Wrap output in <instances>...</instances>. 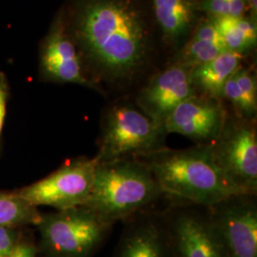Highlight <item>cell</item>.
Returning a JSON list of instances; mask_svg holds the SVG:
<instances>
[{"label": "cell", "instance_id": "2e32d148", "mask_svg": "<svg viewBox=\"0 0 257 257\" xmlns=\"http://www.w3.org/2000/svg\"><path fill=\"white\" fill-rule=\"evenodd\" d=\"M225 52L227 50L215 23L209 18L195 29L193 37L184 47L175 63L193 69L211 61Z\"/></svg>", "mask_w": 257, "mask_h": 257}, {"label": "cell", "instance_id": "277c9868", "mask_svg": "<svg viewBox=\"0 0 257 257\" xmlns=\"http://www.w3.org/2000/svg\"><path fill=\"white\" fill-rule=\"evenodd\" d=\"M165 128L137 106H111L102 119L97 140V164L123 159H141L167 147Z\"/></svg>", "mask_w": 257, "mask_h": 257}, {"label": "cell", "instance_id": "7402d4cb", "mask_svg": "<svg viewBox=\"0 0 257 257\" xmlns=\"http://www.w3.org/2000/svg\"><path fill=\"white\" fill-rule=\"evenodd\" d=\"M9 95L10 86L7 76L5 74L0 73V154L2 147V132L7 113V104L9 100Z\"/></svg>", "mask_w": 257, "mask_h": 257}, {"label": "cell", "instance_id": "6da1fadb", "mask_svg": "<svg viewBox=\"0 0 257 257\" xmlns=\"http://www.w3.org/2000/svg\"><path fill=\"white\" fill-rule=\"evenodd\" d=\"M146 22L133 0H77L68 31L96 79L124 86L147 65Z\"/></svg>", "mask_w": 257, "mask_h": 257}, {"label": "cell", "instance_id": "603a6c76", "mask_svg": "<svg viewBox=\"0 0 257 257\" xmlns=\"http://www.w3.org/2000/svg\"><path fill=\"white\" fill-rule=\"evenodd\" d=\"M38 248L29 240L21 239L15 249L5 257H37Z\"/></svg>", "mask_w": 257, "mask_h": 257}, {"label": "cell", "instance_id": "d6986e66", "mask_svg": "<svg viewBox=\"0 0 257 257\" xmlns=\"http://www.w3.org/2000/svg\"><path fill=\"white\" fill-rule=\"evenodd\" d=\"M41 214L37 207L30 204L16 191L0 190V227L22 229L37 226Z\"/></svg>", "mask_w": 257, "mask_h": 257}, {"label": "cell", "instance_id": "7a4b0ae2", "mask_svg": "<svg viewBox=\"0 0 257 257\" xmlns=\"http://www.w3.org/2000/svg\"><path fill=\"white\" fill-rule=\"evenodd\" d=\"M141 159L163 195L175 204L208 208L235 194L214 161L211 144L183 150L165 147Z\"/></svg>", "mask_w": 257, "mask_h": 257}, {"label": "cell", "instance_id": "4fadbf2b", "mask_svg": "<svg viewBox=\"0 0 257 257\" xmlns=\"http://www.w3.org/2000/svg\"><path fill=\"white\" fill-rule=\"evenodd\" d=\"M125 222L112 257H175L164 213L144 211Z\"/></svg>", "mask_w": 257, "mask_h": 257}, {"label": "cell", "instance_id": "8992f818", "mask_svg": "<svg viewBox=\"0 0 257 257\" xmlns=\"http://www.w3.org/2000/svg\"><path fill=\"white\" fill-rule=\"evenodd\" d=\"M211 149L216 165L235 194L256 195L255 122L228 115Z\"/></svg>", "mask_w": 257, "mask_h": 257}, {"label": "cell", "instance_id": "9a60e30c", "mask_svg": "<svg viewBox=\"0 0 257 257\" xmlns=\"http://www.w3.org/2000/svg\"><path fill=\"white\" fill-rule=\"evenodd\" d=\"M156 21L171 42L186 37L196 19L198 3L195 0H151Z\"/></svg>", "mask_w": 257, "mask_h": 257}, {"label": "cell", "instance_id": "ffe728a7", "mask_svg": "<svg viewBox=\"0 0 257 257\" xmlns=\"http://www.w3.org/2000/svg\"><path fill=\"white\" fill-rule=\"evenodd\" d=\"M198 9L210 19L240 18L245 16L247 6L245 0H201Z\"/></svg>", "mask_w": 257, "mask_h": 257}, {"label": "cell", "instance_id": "52a82bcc", "mask_svg": "<svg viewBox=\"0 0 257 257\" xmlns=\"http://www.w3.org/2000/svg\"><path fill=\"white\" fill-rule=\"evenodd\" d=\"M96 162L80 156L68 160L55 172L16 192L35 207L48 206L63 211L88 203Z\"/></svg>", "mask_w": 257, "mask_h": 257}, {"label": "cell", "instance_id": "7c38bea8", "mask_svg": "<svg viewBox=\"0 0 257 257\" xmlns=\"http://www.w3.org/2000/svg\"><path fill=\"white\" fill-rule=\"evenodd\" d=\"M40 73L48 81L78 84L98 90L84 73L82 58L61 17L55 20L42 46Z\"/></svg>", "mask_w": 257, "mask_h": 257}, {"label": "cell", "instance_id": "5bb4252c", "mask_svg": "<svg viewBox=\"0 0 257 257\" xmlns=\"http://www.w3.org/2000/svg\"><path fill=\"white\" fill-rule=\"evenodd\" d=\"M243 55L225 52L216 58L192 69L191 75L196 93L221 100L226 82L242 67Z\"/></svg>", "mask_w": 257, "mask_h": 257}, {"label": "cell", "instance_id": "5b68a950", "mask_svg": "<svg viewBox=\"0 0 257 257\" xmlns=\"http://www.w3.org/2000/svg\"><path fill=\"white\" fill-rule=\"evenodd\" d=\"M113 225L87 205L42 213L36 226L39 249L44 257H92Z\"/></svg>", "mask_w": 257, "mask_h": 257}, {"label": "cell", "instance_id": "cb8c5ba5", "mask_svg": "<svg viewBox=\"0 0 257 257\" xmlns=\"http://www.w3.org/2000/svg\"><path fill=\"white\" fill-rule=\"evenodd\" d=\"M247 9L249 12V19L256 22L257 19V0H245Z\"/></svg>", "mask_w": 257, "mask_h": 257}, {"label": "cell", "instance_id": "8fae6325", "mask_svg": "<svg viewBox=\"0 0 257 257\" xmlns=\"http://www.w3.org/2000/svg\"><path fill=\"white\" fill-rule=\"evenodd\" d=\"M191 72L192 68L175 63L156 74L139 92L138 108L164 127L172 111L180 103L196 94Z\"/></svg>", "mask_w": 257, "mask_h": 257}, {"label": "cell", "instance_id": "44dd1931", "mask_svg": "<svg viewBox=\"0 0 257 257\" xmlns=\"http://www.w3.org/2000/svg\"><path fill=\"white\" fill-rule=\"evenodd\" d=\"M21 229L0 227V257L7 256L23 238Z\"/></svg>", "mask_w": 257, "mask_h": 257}, {"label": "cell", "instance_id": "3957f363", "mask_svg": "<svg viewBox=\"0 0 257 257\" xmlns=\"http://www.w3.org/2000/svg\"><path fill=\"white\" fill-rule=\"evenodd\" d=\"M163 195L147 163L123 159L95 166L92 192L86 204L106 220H127L150 211Z\"/></svg>", "mask_w": 257, "mask_h": 257}, {"label": "cell", "instance_id": "ba28073f", "mask_svg": "<svg viewBox=\"0 0 257 257\" xmlns=\"http://www.w3.org/2000/svg\"><path fill=\"white\" fill-rule=\"evenodd\" d=\"M164 216L175 257H227L207 207L175 204Z\"/></svg>", "mask_w": 257, "mask_h": 257}, {"label": "cell", "instance_id": "30bf717a", "mask_svg": "<svg viewBox=\"0 0 257 257\" xmlns=\"http://www.w3.org/2000/svg\"><path fill=\"white\" fill-rule=\"evenodd\" d=\"M219 99L194 94L180 103L164 123L166 133L181 135L195 145L212 144L227 119Z\"/></svg>", "mask_w": 257, "mask_h": 257}, {"label": "cell", "instance_id": "9c48e42d", "mask_svg": "<svg viewBox=\"0 0 257 257\" xmlns=\"http://www.w3.org/2000/svg\"><path fill=\"white\" fill-rule=\"evenodd\" d=\"M208 209L227 257H257L256 195L233 194Z\"/></svg>", "mask_w": 257, "mask_h": 257}, {"label": "cell", "instance_id": "e0dca14e", "mask_svg": "<svg viewBox=\"0 0 257 257\" xmlns=\"http://www.w3.org/2000/svg\"><path fill=\"white\" fill-rule=\"evenodd\" d=\"M221 99L230 102L240 118L255 122L257 114V83L253 73L241 67L226 82Z\"/></svg>", "mask_w": 257, "mask_h": 257}, {"label": "cell", "instance_id": "ac0fdd59", "mask_svg": "<svg viewBox=\"0 0 257 257\" xmlns=\"http://www.w3.org/2000/svg\"><path fill=\"white\" fill-rule=\"evenodd\" d=\"M211 19L215 23L227 51L243 55L256 45V22L249 18L244 16Z\"/></svg>", "mask_w": 257, "mask_h": 257}]
</instances>
